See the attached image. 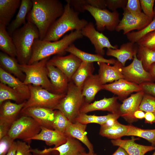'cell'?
<instances>
[{
    "label": "cell",
    "instance_id": "5b68a950",
    "mask_svg": "<svg viewBox=\"0 0 155 155\" xmlns=\"http://www.w3.org/2000/svg\"><path fill=\"white\" fill-rule=\"evenodd\" d=\"M82 87L76 86L71 81L69 82L65 96L58 105L56 110L61 111L72 123L80 114V110L86 102L82 94Z\"/></svg>",
    "mask_w": 155,
    "mask_h": 155
},
{
    "label": "cell",
    "instance_id": "4dcf8cb0",
    "mask_svg": "<svg viewBox=\"0 0 155 155\" xmlns=\"http://www.w3.org/2000/svg\"><path fill=\"white\" fill-rule=\"evenodd\" d=\"M21 3L20 0H0V23L8 25Z\"/></svg>",
    "mask_w": 155,
    "mask_h": 155
},
{
    "label": "cell",
    "instance_id": "e575fe53",
    "mask_svg": "<svg viewBox=\"0 0 155 155\" xmlns=\"http://www.w3.org/2000/svg\"><path fill=\"white\" fill-rule=\"evenodd\" d=\"M120 116L119 114L111 113L107 115L100 116L80 113L76 119L75 122L86 125L90 123H95L101 126L104 124L109 119L113 118H118Z\"/></svg>",
    "mask_w": 155,
    "mask_h": 155
},
{
    "label": "cell",
    "instance_id": "9f6ffc18",
    "mask_svg": "<svg viewBox=\"0 0 155 155\" xmlns=\"http://www.w3.org/2000/svg\"><path fill=\"white\" fill-rule=\"evenodd\" d=\"M112 155H129L126 151L121 147H119Z\"/></svg>",
    "mask_w": 155,
    "mask_h": 155
},
{
    "label": "cell",
    "instance_id": "d590c367",
    "mask_svg": "<svg viewBox=\"0 0 155 155\" xmlns=\"http://www.w3.org/2000/svg\"><path fill=\"white\" fill-rule=\"evenodd\" d=\"M137 57L141 60L144 69L148 72L151 65L155 63V51L138 45Z\"/></svg>",
    "mask_w": 155,
    "mask_h": 155
},
{
    "label": "cell",
    "instance_id": "836d02e7",
    "mask_svg": "<svg viewBox=\"0 0 155 155\" xmlns=\"http://www.w3.org/2000/svg\"><path fill=\"white\" fill-rule=\"evenodd\" d=\"M6 26L0 23V49L2 52L15 57L16 49L11 37L8 34Z\"/></svg>",
    "mask_w": 155,
    "mask_h": 155
},
{
    "label": "cell",
    "instance_id": "cb8c5ba5",
    "mask_svg": "<svg viewBox=\"0 0 155 155\" xmlns=\"http://www.w3.org/2000/svg\"><path fill=\"white\" fill-rule=\"evenodd\" d=\"M87 125L78 122L71 123L68 126L64 134L80 141L88 148L90 152H94V147L86 135V130Z\"/></svg>",
    "mask_w": 155,
    "mask_h": 155
},
{
    "label": "cell",
    "instance_id": "8992f818",
    "mask_svg": "<svg viewBox=\"0 0 155 155\" xmlns=\"http://www.w3.org/2000/svg\"><path fill=\"white\" fill-rule=\"evenodd\" d=\"M50 57L43 59L31 64H19V66L25 75L24 83L40 86L55 93L49 78L46 65Z\"/></svg>",
    "mask_w": 155,
    "mask_h": 155
},
{
    "label": "cell",
    "instance_id": "6da1fadb",
    "mask_svg": "<svg viewBox=\"0 0 155 155\" xmlns=\"http://www.w3.org/2000/svg\"><path fill=\"white\" fill-rule=\"evenodd\" d=\"M33 6L26 19L38 28L42 40L53 23L63 14L64 6L58 0H32Z\"/></svg>",
    "mask_w": 155,
    "mask_h": 155
},
{
    "label": "cell",
    "instance_id": "ab89813d",
    "mask_svg": "<svg viewBox=\"0 0 155 155\" xmlns=\"http://www.w3.org/2000/svg\"><path fill=\"white\" fill-rule=\"evenodd\" d=\"M155 31V15L152 21L143 29L129 32L126 35L130 42L136 43L147 34Z\"/></svg>",
    "mask_w": 155,
    "mask_h": 155
},
{
    "label": "cell",
    "instance_id": "30bf717a",
    "mask_svg": "<svg viewBox=\"0 0 155 155\" xmlns=\"http://www.w3.org/2000/svg\"><path fill=\"white\" fill-rule=\"evenodd\" d=\"M123 9V18L115 30L118 32L122 30L124 34L134 30L139 31L143 29L152 20L143 12L135 14L130 12L125 7Z\"/></svg>",
    "mask_w": 155,
    "mask_h": 155
},
{
    "label": "cell",
    "instance_id": "603a6c76",
    "mask_svg": "<svg viewBox=\"0 0 155 155\" xmlns=\"http://www.w3.org/2000/svg\"><path fill=\"white\" fill-rule=\"evenodd\" d=\"M32 140L44 141L46 145H55L54 148H55L65 143L67 140V137L57 131L41 126L40 132L32 138Z\"/></svg>",
    "mask_w": 155,
    "mask_h": 155
},
{
    "label": "cell",
    "instance_id": "f546056e",
    "mask_svg": "<svg viewBox=\"0 0 155 155\" xmlns=\"http://www.w3.org/2000/svg\"><path fill=\"white\" fill-rule=\"evenodd\" d=\"M102 86L98 74H92L87 79L82 89V94L86 103H91L94 100L97 93L102 89Z\"/></svg>",
    "mask_w": 155,
    "mask_h": 155
},
{
    "label": "cell",
    "instance_id": "d4e9b609",
    "mask_svg": "<svg viewBox=\"0 0 155 155\" xmlns=\"http://www.w3.org/2000/svg\"><path fill=\"white\" fill-rule=\"evenodd\" d=\"M26 101L20 104L14 103L10 100L4 102L0 105V120L12 124L18 119Z\"/></svg>",
    "mask_w": 155,
    "mask_h": 155
},
{
    "label": "cell",
    "instance_id": "8fae6325",
    "mask_svg": "<svg viewBox=\"0 0 155 155\" xmlns=\"http://www.w3.org/2000/svg\"><path fill=\"white\" fill-rule=\"evenodd\" d=\"M122 73L124 79L139 85L154 82L149 73L144 69L141 60L137 58V54L134 56L133 61L130 64L123 67Z\"/></svg>",
    "mask_w": 155,
    "mask_h": 155
},
{
    "label": "cell",
    "instance_id": "d6986e66",
    "mask_svg": "<svg viewBox=\"0 0 155 155\" xmlns=\"http://www.w3.org/2000/svg\"><path fill=\"white\" fill-rule=\"evenodd\" d=\"M49 78L55 93H66L69 81L66 75L57 67L49 64L46 65Z\"/></svg>",
    "mask_w": 155,
    "mask_h": 155
},
{
    "label": "cell",
    "instance_id": "6f0895ef",
    "mask_svg": "<svg viewBox=\"0 0 155 155\" xmlns=\"http://www.w3.org/2000/svg\"><path fill=\"white\" fill-rule=\"evenodd\" d=\"M148 72L151 75L154 82L155 81V63L151 65Z\"/></svg>",
    "mask_w": 155,
    "mask_h": 155
},
{
    "label": "cell",
    "instance_id": "ac0fdd59",
    "mask_svg": "<svg viewBox=\"0 0 155 155\" xmlns=\"http://www.w3.org/2000/svg\"><path fill=\"white\" fill-rule=\"evenodd\" d=\"M97 64L99 67L98 75L102 85L107 83H112L120 79H124L122 73L123 66L118 61L113 66L103 62H97Z\"/></svg>",
    "mask_w": 155,
    "mask_h": 155
},
{
    "label": "cell",
    "instance_id": "60d3db41",
    "mask_svg": "<svg viewBox=\"0 0 155 155\" xmlns=\"http://www.w3.org/2000/svg\"><path fill=\"white\" fill-rule=\"evenodd\" d=\"M139 110L155 114V97L144 93Z\"/></svg>",
    "mask_w": 155,
    "mask_h": 155
},
{
    "label": "cell",
    "instance_id": "c3c4849f",
    "mask_svg": "<svg viewBox=\"0 0 155 155\" xmlns=\"http://www.w3.org/2000/svg\"><path fill=\"white\" fill-rule=\"evenodd\" d=\"M71 6L76 11L84 12L86 6L88 5L87 0H69Z\"/></svg>",
    "mask_w": 155,
    "mask_h": 155
},
{
    "label": "cell",
    "instance_id": "4316f807",
    "mask_svg": "<svg viewBox=\"0 0 155 155\" xmlns=\"http://www.w3.org/2000/svg\"><path fill=\"white\" fill-rule=\"evenodd\" d=\"M67 140L64 144L57 147L46 149L50 153L54 151L59 152V155H79L85 151V148L79 140L70 137H67Z\"/></svg>",
    "mask_w": 155,
    "mask_h": 155
},
{
    "label": "cell",
    "instance_id": "91938a15",
    "mask_svg": "<svg viewBox=\"0 0 155 155\" xmlns=\"http://www.w3.org/2000/svg\"><path fill=\"white\" fill-rule=\"evenodd\" d=\"M154 15H155V6L154 8Z\"/></svg>",
    "mask_w": 155,
    "mask_h": 155
},
{
    "label": "cell",
    "instance_id": "f35d334b",
    "mask_svg": "<svg viewBox=\"0 0 155 155\" xmlns=\"http://www.w3.org/2000/svg\"><path fill=\"white\" fill-rule=\"evenodd\" d=\"M54 118L52 123L54 130L64 134L68 125L71 123L60 111L55 110Z\"/></svg>",
    "mask_w": 155,
    "mask_h": 155
},
{
    "label": "cell",
    "instance_id": "7dc6e473",
    "mask_svg": "<svg viewBox=\"0 0 155 155\" xmlns=\"http://www.w3.org/2000/svg\"><path fill=\"white\" fill-rule=\"evenodd\" d=\"M125 8L132 13L139 14L142 12V8L139 0H128Z\"/></svg>",
    "mask_w": 155,
    "mask_h": 155
},
{
    "label": "cell",
    "instance_id": "f6af8a7d",
    "mask_svg": "<svg viewBox=\"0 0 155 155\" xmlns=\"http://www.w3.org/2000/svg\"><path fill=\"white\" fill-rule=\"evenodd\" d=\"M128 0H105L106 7L113 11L118 8H125Z\"/></svg>",
    "mask_w": 155,
    "mask_h": 155
},
{
    "label": "cell",
    "instance_id": "3957f363",
    "mask_svg": "<svg viewBox=\"0 0 155 155\" xmlns=\"http://www.w3.org/2000/svg\"><path fill=\"white\" fill-rule=\"evenodd\" d=\"M65 1L63 14L51 26L43 40L57 41L68 32L81 30L88 23L85 19L79 18V13L71 6L69 0Z\"/></svg>",
    "mask_w": 155,
    "mask_h": 155
},
{
    "label": "cell",
    "instance_id": "ba28073f",
    "mask_svg": "<svg viewBox=\"0 0 155 155\" xmlns=\"http://www.w3.org/2000/svg\"><path fill=\"white\" fill-rule=\"evenodd\" d=\"M41 130V126L34 119L22 115L13 123L7 135L14 140L20 139L29 142Z\"/></svg>",
    "mask_w": 155,
    "mask_h": 155
},
{
    "label": "cell",
    "instance_id": "680465c9",
    "mask_svg": "<svg viewBox=\"0 0 155 155\" xmlns=\"http://www.w3.org/2000/svg\"><path fill=\"white\" fill-rule=\"evenodd\" d=\"M79 155H97L94 152H88L87 153L85 151L82 152Z\"/></svg>",
    "mask_w": 155,
    "mask_h": 155
},
{
    "label": "cell",
    "instance_id": "db71d44e",
    "mask_svg": "<svg viewBox=\"0 0 155 155\" xmlns=\"http://www.w3.org/2000/svg\"><path fill=\"white\" fill-rule=\"evenodd\" d=\"M145 113L144 111L138 110L136 111L134 113L133 116L137 121V119H142L144 118Z\"/></svg>",
    "mask_w": 155,
    "mask_h": 155
},
{
    "label": "cell",
    "instance_id": "9c48e42d",
    "mask_svg": "<svg viewBox=\"0 0 155 155\" xmlns=\"http://www.w3.org/2000/svg\"><path fill=\"white\" fill-rule=\"evenodd\" d=\"M84 9L94 18L98 31L105 29L111 31L115 30L120 22L119 14L117 11L111 12L106 9H100L89 5L86 6Z\"/></svg>",
    "mask_w": 155,
    "mask_h": 155
},
{
    "label": "cell",
    "instance_id": "b9f144b4",
    "mask_svg": "<svg viewBox=\"0 0 155 155\" xmlns=\"http://www.w3.org/2000/svg\"><path fill=\"white\" fill-rule=\"evenodd\" d=\"M136 43L139 45L155 51V31L147 34Z\"/></svg>",
    "mask_w": 155,
    "mask_h": 155
},
{
    "label": "cell",
    "instance_id": "d6a6232c",
    "mask_svg": "<svg viewBox=\"0 0 155 155\" xmlns=\"http://www.w3.org/2000/svg\"><path fill=\"white\" fill-rule=\"evenodd\" d=\"M128 129V125L122 124L117 121L111 126H100L99 134L101 136L109 139L117 140L126 136Z\"/></svg>",
    "mask_w": 155,
    "mask_h": 155
},
{
    "label": "cell",
    "instance_id": "44dd1931",
    "mask_svg": "<svg viewBox=\"0 0 155 155\" xmlns=\"http://www.w3.org/2000/svg\"><path fill=\"white\" fill-rule=\"evenodd\" d=\"M0 81L1 83L17 92L25 100L29 98L30 94L28 86L1 67H0Z\"/></svg>",
    "mask_w": 155,
    "mask_h": 155
},
{
    "label": "cell",
    "instance_id": "8d00e7d4",
    "mask_svg": "<svg viewBox=\"0 0 155 155\" xmlns=\"http://www.w3.org/2000/svg\"><path fill=\"white\" fill-rule=\"evenodd\" d=\"M11 100L18 104L25 100L22 96L15 90L8 86L0 83V105L7 100Z\"/></svg>",
    "mask_w": 155,
    "mask_h": 155
},
{
    "label": "cell",
    "instance_id": "bcb514c9",
    "mask_svg": "<svg viewBox=\"0 0 155 155\" xmlns=\"http://www.w3.org/2000/svg\"><path fill=\"white\" fill-rule=\"evenodd\" d=\"M16 142V155H31L30 146L26 142L18 140Z\"/></svg>",
    "mask_w": 155,
    "mask_h": 155
},
{
    "label": "cell",
    "instance_id": "681fc988",
    "mask_svg": "<svg viewBox=\"0 0 155 155\" xmlns=\"http://www.w3.org/2000/svg\"><path fill=\"white\" fill-rule=\"evenodd\" d=\"M139 85L145 94L155 97V83L148 82Z\"/></svg>",
    "mask_w": 155,
    "mask_h": 155
},
{
    "label": "cell",
    "instance_id": "7bdbcfd3",
    "mask_svg": "<svg viewBox=\"0 0 155 155\" xmlns=\"http://www.w3.org/2000/svg\"><path fill=\"white\" fill-rule=\"evenodd\" d=\"M143 12L150 18L153 19L154 15V0H140Z\"/></svg>",
    "mask_w": 155,
    "mask_h": 155
},
{
    "label": "cell",
    "instance_id": "7c38bea8",
    "mask_svg": "<svg viewBox=\"0 0 155 155\" xmlns=\"http://www.w3.org/2000/svg\"><path fill=\"white\" fill-rule=\"evenodd\" d=\"M84 36L88 38L94 45L95 53L98 54L103 56L105 54L104 48L118 49L117 45L113 46L108 38L102 33L95 29L94 24L92 22L88 24L81 30Z\"/></svg>",
    "mask_w": 155,
    "mask_h": 155
},
{
    "label": "cell",
    "instance_id": "74e56055",
    "mask_svg": "<svg viewBox=\"0 0 155 155\" xmlns=\"http://www.w3.org/2000/svg\"><path fill=\"white\" fill-rule=\"evenodd\" d=\"M126 136H135L144 139L150 142L152 146H155V129H143L128 125Z\"/></svg>",
    "mask_w": 155,
    "mask_h": 155
},
{
    "label": "cell",
    "instance_id": "1f68e13d",
    "mask_svg": "<svg viewBox=\"0 0 155 155\" xmlns=\"http://www.w3.org/2000/svg\"><path fill=\"white\" fill-rule=\"evenodd\" d=\"M94 69L93 63L82 61L73 75L71 81L77 86L82 87L86 80L93 74Z\"/></svg>",
    "mask_w": 155,
    "mask_h": 155
},
{
    "label": "cell",
    "instance_id": "11a10c76",
    "mask_svg": "<svg viewBox=\"0 0 155 155\" xmlns=\"http://www.w3.org/2000/svg\"><path fill=\"white\" fill-rule=\"evenodd\" d=\"M16 142L14 141L6 155H16Z\"/></svg>",
    "mask_w": 155,
    "mask_h": 155
},
{
    "label": "cell",
    "instance_id": "e0dca14e",
    "mask_svg": "<svg viewBox=\"0 0 155 155\" xmlns=\"http://www.w3.org/2000/svg\"><path fill=\"white\" fill-rule=\"evenodd\" d=\"M144 92L142 90L131 96L123 101L120 107L119 114L128 122L131 123L137 121L133 116L134 113L139 110Z\"/></svg>",
    "mask_w": 155,
    "mask_h": 155
},
{
    "label": "cell",
    "instance_id": "816d5d0a",
    "mask_svg": "<svg viewBox=\"0 0 155 155\" xmlns=\"http://www.w3.org/2000/svg\"><path fill=\"white\" fill-rule=\"evenodd\" d=\"M89 5L95 7L104 9L106 7L105 0H87Z\"/></svg>",
    "mask_w": 155,
    "mask_h": 155
},
{
    "label": "cell",
    "instance_id": "7a4b0ae2",
    "mask_svg": "<svg viewBox=\"0 0 155 155\" xmlns=\"http://www.w3.org/2000/svg\"><path fill=\"white\" fill-rule=\"evenodd\" d=\"M83 37L81 30H75L55 41L36 39L34 41L32 55L28 64H32L54 55L63 56L66 53V50L70 45Z\"/></svg>",
    "mask_w": 155,
    "mask_h": 155
},
{
    "label": "cell",
    "instance_id": "277c9868",
    "mask_svg": "<svg viewBox=\"0 0 155 155\" xmlns=\"http://www.w3.org/2000/svg\"><path fill=\"white\" fill-rule=\"evenodd\" d=\"M11 36L15 46L18 63L28 64L32 55L34 41L39 39L38 28L32 23L27 22L15 30Z\"/></svg>",
    "mask_w": 155,
    "mask_h": 155
},
{
    "label": "cell",
    "instance_id": "4fadbf2b",
    "mask_svg": "<svg viewBox=\"0 0 155 155\" xmlns=\"http://www.w3.org/2000/svg\"><path fill=\"white\" fill-rule=\"evenodd\" d=\"M82 62L80 59L71 53L65 56L56 55L48 61L49 64L63 72L70 81Z\"/></svg>",
    "mask_w": 155,
    "mask_h": 155
},
{
    "label": "cell",
    "instance_id": "f907efd6",
    "mask_svg": "<svg viewBox=\"0 0 155 155\" xmlns=\"http://www.w3.org/2000/svg\"><path fill=\"white\" fill-rule=\"evenodd\" d=\"M12 124L0 120V140L7 135Z\"/></svg>",
    "mask_w": 155,
    "mask_h": 155
},
{
    "label": "cell",
    "instance_id": "ee69618b",
    "mask_svg": "<svg viewBox=\"0 0 155 155\" xmlns=\"http://www.w3.org/2000/svg\"><path fill=\"white\" fill-rule=\"evenodd\" d=\"M14 140L8 135L0 140V155H6Z\"/></svg>",
    "mask_w": 155,
    "mask_h": 155
},
{
    "label": "cell",
    "instance_id": "52a82bcc",
    "mask_svg": "<svg viewBox=\"0 0 155 155\" xmlns=\"http://www.w3.org/2000/svg\"><path fill=\"white\" fill-rule=\"evenodd\" d=\"M28 85L30 91V97L26 100L22 109L30 107H39L56 110L66 93H54L40 86L32 84Z\"/></svg>",
    "mask_w": 155,
    "mask_h": 155
},
{
    "label": "cell",
    "instance_id": "94428289",
    "mask_svg": "<svg viewBox=\"0 0 155 155\" xmlns=\"http://www.w3.org/2000/svg\"><path fill=\"white\" fill-rule=\"evenodd\" d=\"M151 155H155V151Z\"/></svg>",
    "mask_w": 155,
    "mask_h": 155
},
{
    "label": "cell",
    "instance_id": "5bb4252c",
    "mask_svg": "<svg viewBox=\"0 0 155 155\" xmlns=\"http://www.w3.org/2000/svg\"><path fill=\"white\" fill-rule=\"evenodd\" d=\"M102 89L117 95L118 99L123 101L131 93L142 90L139 85L123 78L108 84L102 85Z\"/></svg>",
    "mask_w": 155,
    "mask_h": 155
},
{
    "label": "cell",
    "instance_id": "7402d4cb",
    "mask_svg": "<svg viewBox=\"0 0 155 155\" xmlns=\"http://www.w3.org/2000/svg\"><path fill=\"white\" fill-rule=\"evenodd\" d=\"M137 139L133 137L129 140H112L111 142L113 146L123 148L129 155H144L146 153L155 150V146L136 143L135 141Z\"/></svg>",
    "mask_w": 155,
    "mask_h": 155
},
{
    "label": "cell",
    "instance_id": "2e32d148",
    "mask_svg": "<svg viewBox=\"0 0 155 155\" xmlns=\"http://www.w3.org/2000/svg\"><path fill=\"white\" fill-rule=\"evenodd\" d=\"M118 99L117 96L109 98L104 97L92 103L85 102L81 108L80 113H87L95 111H108L111 113L119 114L121 104L118 102Z\"/></svg>",
    "mask_w": 155,
    "mask_h": 155
},
{
    "label": "cell",
    "instance_id": "83f0119b",
    "mask_svg": "<svg viewBox=\"0 0 155 155\" xmlns=\"http://www.w3.org/2000/svg\"><path fill=\"white\" fill-rule=\"evenodd\" d=\"M66 51L73 54L83 62H103L114 65L117 61L113 59H105L103 56L97 54H92L86 52L77 48L73 43L67 48Z\"/></svg>",
    "mask_w": 155,
    "mask_h": 155
},
{
    "label": "cell",
    "instance_id": "9a60e30c",
    "mask_svg": "<svg viewBox=\"0 0 155 155\" xmlns=\"http://www.w3.org/2000/svg\"><path fill=\"white\" fill-rule=\"evenodd\" d=\"M55 113V110L39 107H28L22 109L21 112L22 115L33 118L41 126L52 130Z\"/></svg>",
    "mask_w": 155,
    "mask_h": 155
},
{
    "label": "cell",
    "instance_id": "ffe728a7",
    "mask_svg": "<svg viewBox=\"0 0 155 155\" xmlns=\"http://www.w3.org/2000/svg\"><path fill=\"white\" fill-rule=\"evenodd\" d=\"M138 46L136 43L127 42L122 44L119 49H107L106 55L116 58L124 67L127 60L133 59L137 54Z\"/></svg>",
    "mask_w": 155,
    "mask_h": 155
},
{
    "label": "cell",
    "instance_id": "484cf974",
    "mask_svg": "<svg viewBox=\"0 0 155 155\" xmlns=\"http://www.w3.org/2000/svg\"><path fill=\"white\" fill-rule=\"evenodd\" d=\"M33 6L32 0H22L18 12L15 19L8 26L7 31L11 36L16 30L22 25L25 24L26 19L28 13L30 11Z\"/></svg>",
    "mask_w": 155,
    "mask_h": 155
},
{
    "label": "cell",
    "instance_id": "f5cc1de1",
    "mask_svg": "<svg viewBox=\"0 0 155 155\" xmlns=\"http://www.w3.org/2000/svg\"><path fill=\"white\" fill-rule=\"evenodd\" d=\"M146 123L152 124L155 123V114L151 112H146L144 118Z\"/></svg>",
    "mask_w": 155,
    "mask_h": 155
},
{
    "label": "cell",
    "instance_id": "f1b7e54d",
    "mask_svg": "<svg viewBox=\"0 0 155 155\" xmlns=\"http://www.w3.org/2000/svg\"><path fill=\"white\" fill-rule=\"evenodd\" d=\"M18 61L15 57L2 52H0V65L8 73L12 74L23 82L25 75L20 69Z\"/></svg>",
    "mask_w": 155,
    "mask_h": 155
}]
</instances>
